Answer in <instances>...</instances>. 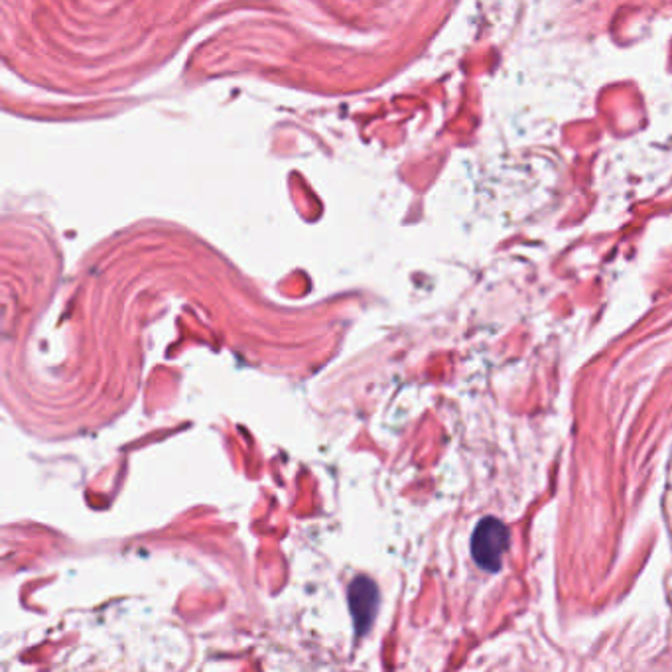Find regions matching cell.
Masks as SVG:
<instances>
[{
  "label": "cell",
  "mask_w": 672,
  "mask_h": 672,
  "mask_svg": "<svg viewBox=\"0 0 672 672\" xmlns=\"http://www.w3.org/2000/svg\"><path fill=\"white\" fill-rule=\"evenodd\" d=\"M507 546H509V531L501 521L493 517L479 521L471 537V554L479 564V568H483L485 572H497L501 568V560L503 554L507 552Z\"/></svg>",
  "instance_id": "obj_1"
},
{
  "label": "cell",
  "mask_w": 672,
  "mask_h": 672,
  "mask_svg": "<svg viewBox=\"0 0 672 672\" xmlns=\"http://www.w3.org/2000/svg\"><path fill=\"white\" fill-rule=\"evenodd\" d=\"M349 602L357 627L367 629L375 617L377 607V588L367 578H359L349 588Z\"/></svg>",
  "instance_id": "obj_2"
}]
</instances>
